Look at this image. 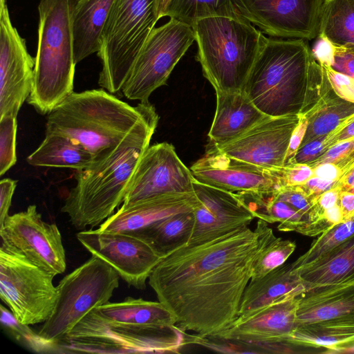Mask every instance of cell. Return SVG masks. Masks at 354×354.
Segmentation results:
<instances>
[{"label":"cell","mask_w":354,"mask_h":354,"mask_svg":"<svg viewBox=\"0 0 354 354\" xmlns=\"http://www.w3.org/2000/svg\"><path fill=\"white\" fill-rule=\"evenodd\" d=\"M353 319L354 277L338 283L308 288L298 296L297 326Z\"/></svg>","instance_id":"22"},{"label":"cell","mask_w":354,"mask_h":354,"mask_svg":"<svg viewBox=\"0 0 354 354\" xmlns=\"http://www.w3.org/2000/svg\"><path fill=\"white\" fill-rule=\"evenodd\" d=\"M158 122L149 102L133 106L99 88L66 97L48 114L45 133L68 137L97 161L129 141L151 138Z\"/></svg>","instance_id":"2"},{"label":"cell","mask_w":354,"mask_h":354,"mask_svg":"<svg viewBox=\"0 0 354 354\" xmlns=\"http://www.w3.org/2000/svg\"><path fill=\"white\" fill-rule=\"evenodd\" d=\"M0 321L3 327L18 342L32 351L57 353L56 342L47 341L35 333L27 324L19 322L10 310L1 305Z\"/></svg>","instance_id":"36"},{"label":"cell","mask_w":354,"mask_h":354,"mask_svg":"<svg viewBox=\"0 0 354 354\" xmlns=\"http://www.w3.org/2000/svg\"><path fill=\"white\" fill-rule=\"evenodd\" d=\"M339 205L344 221L354 217V192L347 190H340L339 195Z\"/></svg>","instance_id":"51"},{"label":"cell","mask_w":354,"mask_h":354,"mask_svg":"<svg viewBox=\"0 0 354 354\" xmlns=\"http://www.w3.org/2000/svg\"><path fill=\"white\" fill-rule=\"evenodd\" d=\"M330 147L342 142L354 139V119L343 127L328 133Z\"/></svg>","instance_id":"50"},{"label":"cell","mask_w":354,"mask_h":354,"mask_svg":"<svg viewBox=\"0 0 354 354\" xmlns=\"http://www.w3.org/2000/svg\"><path fill=\"white\" fill-rule=\"evenodd\" d=\"M354 353V341L342 346H339L333 350L329 351L327 354H345Z\"/></svg>","instance_id":"54"},{"label":"cell","mask_w":354,"mask_h":354,"mask_svg":"<svg viewBox=\"0 0 354 354\" xmlns=\"http://www.w3.org/2000/svg\"><path fill=\"white\" fill-rule=\"evenodd\" d=\"M299 294L287 295L237 319L225 330L210 337L237 342L259 353H303L304 347L288 342L296 326Z\"/></svg>","instance_id":"12"},{"label":"cell","mask_w":354,"mask_h":354,"mask_svg":"<svg viewBox=\"0 0 354 354\" xmlns=\"http://www.w3.org/2000/svg\"><path fill=\"white\" fill-rule=\"evenodd\" d=\"M304 115L308 127L301 146L345 126L354 119V103L339 97L331 87Z\"/></svg>","instance_id":"30"},{"label":"cell","mask_w":354,"mask_h":354,"mask_svg":"<svg viewBox=\"0 0 354 354\" xmlns=\"http://www.w3.org/2000/svg\"><path fill=\"white\" fill-rule=\"evenodd\" d=\"M328 162L337 165L342 171L343 175L354 167V139L333 146L309 165L314 167Z\"/></svg>","instance_id":"40"},{"label":"cell","mask_w":354,"mask_h":354,"mask_svg":"<svg viewBox=\"0 0 354 354\" xmlns=\"http://www.w3.org/2000/svg\"><path fill=\"white\" fill-rule=\"evenodd\" d=\"M324 68L334 92L341 98L354 103V79L335 71L332 67Z\"/></svg>","instance_id":"42"},{"label":"cell","mask_w":354,"mask_h":354,"mask_svg":"<svg viewBox=\"0 0 354 354\" xmlns=\"http://www.w3.org/2000/svg\"><path fill=\"white\" fill-rule=\"evenodd\" d=\"M335 187L354 192V167L341 177Z\"/></svg>","instance_id":"52"},{"label":"cell","mask_w":354,"mask_h":354,"mask_svg":"<svg viewBox=\"0 0 354 354\" xmlns=\"http://www.w3.org/2000/svg\"><path fill=\"white\" fill-rule=\"evenodd\" d=\"M232 0H171L167 17L190 26L210 17L240 16Z\"/></svg>","instance_id":"34"},{"label":"cell","mask_w":354,"mask_h":354,"mask_svg":"<svg viewBox=\"0 0 354 354\" xmlns=\"http://www.w3.org/2000/svg\"><path fill=\"white\" fill-rule=\"evenodd\" d=\"M311 50L319 65L324 68L332 67L335 60V46L327 38L318 36Z\"/></svg>","instance_id":"44"},{"label":"cell","mask_w":354,"mask_h":354,"mask_svg":"<svg viewBox=\"0 0 354 354\" xmlns=\"http://www.w3.org/2000/svg\"><path fill=\"white\" fill-rule=\"evenodd\" d=\"M216 108L208 137L218 147L236 139L268 115L243 91H216Z\"/></svg>","instance_id":"23"},{"label":"cell","mask_w":354,"mask_h":354,"mask_svg":"<svg viewBox=\"0 0 354 354\" xmlns=\"http://www.w3.org/2000/svg\"><path fill=\"white\" fill-rule=\"evenodd\" d=\"M335 181L313 176L304 184L300 185L304 191L313 196H319L322 193L335 187Z\"/></svg>","instance_id":"48"},{"label":"cell","mask_w":354,"mask_h":354,"mask_svg":"<svg viewBox=\"0 0 354 354\" xmlns=\"http://www.w3.org/2000/svg\"><path fill=\"white\" fill-rule=\"evenodd\" d=\"M157 21L154 0H115L97 53L102 88L111 93L121 91Z\"/></svg>","instance_id":"8"},{"label":"cell","mask_w":354,"mask_h":354,"mask_svg":"<svg viewBox=\"0 0 354 354\" xmlns=\"http://www.w3.org/2000/svg\"><path fill=\"white\" fill-rule=\"evenodd\" d=\"M295 270L308 289L354 277V235L313 262Z\"/></svg>","instance_id":"27"},{"label":"cell","mask_w":354,"mask_h":354,"mask_svg":"<svg viewBox=\"0 0 354 354\" xmlns=\"http://www.w3.org/2000/svg\"><path fill=\"white\" fill-rule=\"evenodd\" d=\"M239 13L274 37H317L324 0H232Z\"/></svg>","instance_id":"15"},{"label":"cell","mask_w":354,"mask_h":354,"mask_svg":"<svg viewBox=\"0 0 354 354\" xmlns=\"http://www.w3.org/2000/svg\"><path fill=\"white\" fill-rule=\"evenodd\" d=\"M354 341V319L322 322L296 327L288 342L326 349L324 354Z\"/></svg>","instance_id":"33"},{"label":"cell","mask_w":354,"mask_h":354,"mask_svg":"<svg viewBox=\"0 0 354 354\" xmlns=\"http://www.w3.org/2000/svg\"><path fill=\"white\" fill-rule=\"evenodd\" d=\"M273 193L277 198L305 215L308 218V222L313 217L318 196L309 195L300 185H283Z\"/></svg>","instance_id":"39"},{"label":"cell","mask_w":354,"mask_h":354,"mask_svg":"<svg viewBox=\"0 0 354 354\" xmlns=\"http://www.w3.org/2000/svg\"><path fill=\"white\" fill-rule=\"evenodd\" d=\"M308 289L292 263H284L261 279L250 281L244 292L238 317H245L287 295Z\"/></svg>","instance_id":"24"},{"label":"cell","mask_w":354,"mask_h":354,"mask_svg":"<svg viewBox=\"0 0 354 354\" xmlns=\"http://www.w3.org/2000/svg\"><path fill=\"white\" fill-rule=\"evenodd\" d=\"M193 189L200 204L194 210V227L188 245L201 244L247 227L255 218L234 193L195 178Z\"/></svg>","instance_id":"19"},{"label":"cell","mask_w":354,"mask_h":354,"mask_svg":"<svg viewBox=\"0 0 354 354\" xmlns=\"http://www.w3.org/2000/svg\"><path fill=\"white\" fill-rule=\"evenodd\" d=\"M54 277L1 241L0 296L19 322L32 325L50 317L57 299Z\"/></svg>","instance_id":"10"},{"label":"cell","mask_w":354,"mask_h":354,"mask_svg":"<svg viewBox=\"0 0 354 354\" xmlns=\"http://www.w3.org/2000/svg\"><path fill=\"white\" fill-rule=\"evenodd\" d=\"M200 183L232 193H265L283 186L280 170L268 171L229 158L209 148L190 168Z\"/></svg>","instance_id":"20"},{"label":"cell","mask_w":354,"mask_h":354,"mask_svg":"<svg viewBox=\"0 0 354 354\" xmlns=\"http://www.w3.org/2000/svg\"><path fill=\"white\" fill-rule=\"evenodd\" d=\"M295 248L296 244L294 241L276 236L255 261L250 281L261 279L284 264Z\"/></svg>","instance_id":"37"},{"label":"cell","mask_w":354,"mask_h":354,"mask_svg":"<svg viewBox=\"0 0 354 354\" xmlns=\"http://www.w3.org/2000/svg\"><path fill=\"white\" fill-rule=\"evenodd\" d=\"M332 68L354 79V53L335 47V60Z\"/></svg>","instance_id":"47"},{"label":"cell","mask_w":354,"mask_h":354,"mask_svg":"<svg viewBox=\"0 0 354 354\" xmlns=\"http://www.w3.org/2000/svg\"><path fill=\"white\" fill-rule=\"evenodd\" d=\"M194 180L171 144L149 146L136 167L122 206L165 194L194 192Z\"/></svg>","instance_id":"16"},{"label":"cell","mask_w":354,"mask_h":354,"mask_svg":"<svg viewBox=\"0 0 354 354\" xmlns=\"http://www.w3.org/2000/svg\"><path fill=\"white\" fill-rule=\"evenodd\" d=\"M255 218L268 223H279L283 232H298L308 222V218L273 193L236 194Z\"/></svg>","instance_id":"31"},{"label":"cell","mask_w":354,"mask_h":354,"mask_svg":"<svg viewBox=\"0 0 354 354\" xmlns=\"http://www.w3.org/2000/svg\"><path fill=\"white\" fill-rule=\"evenodd\" d=\"M276 237L259 219L254 230L239 229L198 245H187L163 258L149 284L174 315L176 326L212 337L239 317L255 261Z\"/></svg>","instance_id":"1"},{"label":"cell","mask_w":354,"mask_h":354,"mask_svg":"<svg viewBox=\"0 0 354 354\" xmlns=\"http://www.w3.org/2000/svg\"><path fill=\"white\" fill-rule=\"evenodd\" d=\"M197 60L216 91H243L267 37L241 15L210 17L192 26Z\"/></svg>","instance_id":"6"},{"label":"cell","mask_w":354,"mask_h":354,"mask_svg":"<svg viewBox=\"0 0 354 354\" xmlns=\"http://www.w3.org/2000/svg\"><path fill=\"white\" fill-rule=\"evenodd\" d=\"M299 122L295 127L288 146L286 156L285 165L292 164L295 156L299 149L308 127V120L304 114H299Z\"/></svg>","instance_id":"45"},{"label":"cell","mask_w":354,"mask_h":354,"mask_svg":"<svg viewBox=\"0 0 354 354\" xmlns=\"http://www.w3.org/2000/svg\"><path fill=\"white\" fill-rule=\"evenodd\" d=\"M151 138L129 141L105 158L76 171L62 212L78 230L100 225L123 203L136 167Z\"/></svg>","instance_id":"5"},{"label":"cell","mask_w":354,"mask_h":354,"mask_svg":"<svg viewBox=\"0 0 354 354\" xmlns=\"http://www.w3.org/2000/svg\"><path fill=\"white\" fill-rule=\"evenodd\" d=\"M57 353H179L193 336L171 328L108 322L93 309L57 342Z\"/></svg>","instance_id":"7"},{"label":"cell","mask_w":354,"mask_h":354,"mask_svg":"<svg viewBox=\"0 0 354 354\" xmlns=\"http://www.w3.org/2000/svg\"><path fill=\"white\" fill-rule=\"evenodd\" d=\"M200 204L194 192L169 194L122 206L99 227L102 231L128 232L182 212L194 211Z\"/></svg>","instance_id":"21"},{"label":"cell","mask_w":354,"mask_h":354,"mask_svg":"<svg viewBox=\"0 0 354 354\" xmlns=\"http://www.w3.org/2000/svg\"><path fill=\"white\" fill-rule=\"evenodd\" d=\"M35 66V58L12 26L6 0H0V118L17 117L32 92Z\"/></svg>","instance_id":"17"},{"label":"cell","mask_w":354,"mask_h":354,"mask_svg":"<svg viewBox=\"0 0 354 354\" xmlns=\"http://www.w3.org/2000/svg\"><path fill=\"white\" fill-rule=\"evenodd\" d=\"M283 185H301L314 176L313 168L308 164L293 163L280 170Z\"/></svg>","instance_id":"43"},{"label":"cell","mask_w":354,"mask_h":354,"mask_svg":"<svg viewBox=\"0 0 354 354\" xmlns=\"http://www.w3.org/2000/svg\"><path fill=\"white\" fill-rule=\"evenodd\" d=\"M331 88L306 39L266 38L243 92L271 117L305 114Z\"/></svg>","instance_id":"3"},{"label":"cell","mask_w":354,"mask_h":354,"mask_svg":"<svg viewBox=\"0 0 354 354\" xmlns=\"http://www.w3.org/2000/svg\"><path fill=\"white\" fill-rule=\"evenodd\" d=\"M78 0H41L35 77L28 103L48 114L73 92V16Z\"/></svg>","instance_id":"4"},{"label":"cell","mask_w":354,"mask_h":354,"mask_svg":"<svg viewBox=\"0 0 354 354\" xmlns=\"http://www.w3.org/2000/svg\"><path fill=\"white\" fill-rule=\"evenodd\" d=\"M80 243L118 273L129 285L144 289L154 268L162 259L145 241L121 232L84 230L76 235Z\"/></svg>","instance_id":"14"},{"label":"cell","mask_w":354,"mask_h":354,"mask_svg":"<svg viewBox=\"0 0 354 354\" xmlns=\"http://www.w3.org/2000/svg\"><path fill=\"white\" fill-rule=\"evenodd\" d=\"M330 148L328 133L302 145L298 149L293 163L310 164L323 156Z\"/></svg>","instance_id":"41"},{"label":"cell","mask_w":354,"mask_h":354,"mask_svg":"<svg viewBox=\"0 0 354 354\" xmlns=\"http://www.w3.org/2000/svg\"><path fill=\"white\" fill-rule=\"evenodd\" d=\"M119 277L108 263L92 255L59 282L55 308L39 335L53 342L62 339L93 309L109 302Z\"/></svg>","instance_id":"9"},{"label":"cell","mask_w":354,"mask_h":354,"mask_svg":"<svg viewBox=\"0 0 354 354\" xmlns=\"http://www.w3.org/2000/svg\"><path fill=\"white\" fill-rule=\"evenodd\" d=\"M17 117L7 115L0 118V176L17 162Z\"/></svg>","instance_id":"38"},{"label":"cell","mask_w":354,"mask_h":354,"mask_svg":"<svg viewBox=\"0 0 354 354\" xmlns=\"http://www.w3.org/2000/svg\"><path fill=\"white\" fill-rule=\"evenodd\" d=\"M94 310L106 321L114 323L162 328L176 326L175 317L159 301L127 297L121 302L109 301Z\"/></svg>","instance_id":"26"},{"label":"cell","mask_w":354,"mask_h":354,"mask_svg":"<svg viewBox=\"0 0 354 354\" xmlns=\"http://www.w3.org/2000/svg\"><path fill=\"white\" fill-rule=\"evenodd\" d=\"M299 118V114L268 116L232 142L209 148L232 159L278 171L285 166L290 140Z\"/></svg>","instance_id":"18"},{"label":"cell","mask_w":354,"mask_h":354,"mask_svg":"<svg viewBox=\"0 0 354 354\" xmlns=\"http://www.w3.org/2000/svg\"><path fill=\"white\" fill-rule=\"evenodd\" d=\"M2 241L55 276L66 268L62 234L55 223L44 221L35 205L9 215L0 227Z\"/></svg>","instance_id":"13"},{"label":"cell","mask_w":354,"mask_h":354,"mask_svg":"<svg viewBox=\"0 0 354 354\" xmlns=\"http://www.w3.org/2000/svg\"><path fill=\"white\" fill-rule=\"evenodd\" d=\"M194 41L192 26L172 18L154 28L120 92L129 100L149 102L151 94L166 84L175 66Z\"/></svg>","instance_id":"11"},{"label":"cell","mask_w":354,"mask_h":354,"mask_svg":"<svg viewBox=\"0 0 354 354\" xmlns=\"http://www.w3.org/2000/svg\"><path fill=\"white\" fill-rule=\"evenodd\" d=\"M171 1V0H154V11L157 21L167 16Z\"/></svg>","instance_id":"53"},{"label":"cell","mask_w":354,"mask_h":354,"mask_svg":"<svg viewBox=\"0 0 354 354\" xmlns=\"http://www.w3.org/2000/svg\"><path fill=\"white\" fill-rule=\"evenodd\" d=\"M354 235V217L324 232L309 249L292 262L295 268L309 264Z\"/></svg>","instance_id":"35"},{"label":"cell","mask_w":354,"mask_h":354,"mask_svg":"<svg viewBox=\"0 0 354 354\" xmlns=\"http://www.w3.org/2000/svg\"><path fill=\"white\" fill-rule=\"evenodd\" d=\"M194 222V211H190L174 214L127 233L145 241L163 259L188 245Z\"/></svg>","instance_id":"28"},{"label":"cell","mask_w":354,"mask_h":354,"mask_svg":"<svg viewBox=\"0 0 354 354\" xmlns=\"http://www.w3.org/2000/svg\"><path fill=\"white\" fill-rule=\"evenodd\" d=\"M45 136L37 149L28 156V164L78 171L93 162L90 152L68 137L57 133H45Z\"/></svg>","instance_id":"29"},{"label":"cell","mask_w":354,"mask_h":354,"mask_svg":"<svg viewBox=\"0 0 354 354\" xmlns=\"http://www.w3.org/2000/svg\"><path fill=\"white\" fill-rule=\"evenodd\" d=\"M17 183V180L11 178H4L0 182V227L9 216L8 212Z\"/></svg>","instance_id":"46"},{"label":"cell","mask_w":354,"mask_h":354,"mask_svg":"<svg viewBox=\"0 0 354 354\" xmlns=\"http://www.w3.org/2000/svg\"><path fill=\"white\" fill-rule=\"evenodd\" d=\"M115 0H78L73 16L74 60L77 64L97 53Z\"/></svg>","instance_id":"25"},{"label":"cell","mask_w":354,"mask_h":354,"mask_svg":"<svg viewBox=\"0 0 354 354\" xmlns=\"http://www.w3.org/2000/svg\"><path fill=\"white\" fill-rule=\"evenodd\" d=\"M318 36L354 53V0H324Z\"/></svg>","instance_id":"32"},{"label":"cell","mask_w":354,"mask_h":354,"mask_svg":"<svg viewBox=\"0 0 354 354\" xmlns=\"http://www.w3.org/2000/svg\"><path fill=\"white\" fill-rule=\"evenodd\" d=\"M313 169L314 176L336 183L343 176L342 171L333 163H322L314 167H311Z\"/></svg>","instance_id":"49"}]
</instances>
